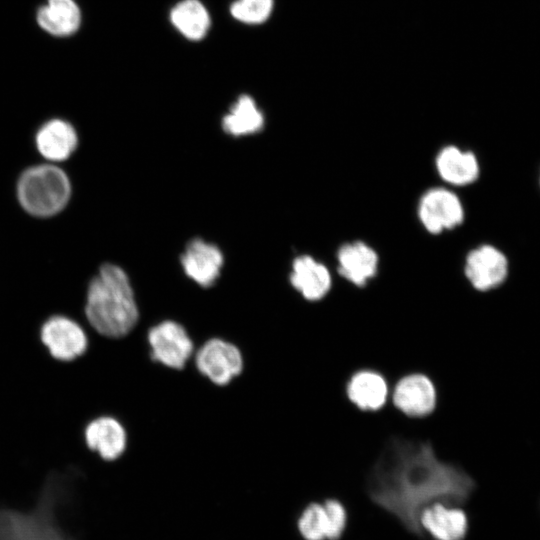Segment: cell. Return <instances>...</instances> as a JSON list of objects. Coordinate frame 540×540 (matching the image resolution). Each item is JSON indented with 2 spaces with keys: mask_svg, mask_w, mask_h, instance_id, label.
Returning a JSON list of instances; mask_svg holds the SVG:
<instances>
[{
  "mask_svg": "<svg viewBox=\"0 0 540 540\" xmlns=\"http://www.w3.org/2000/svg\"><path fill=\"white\" fill-rule=\"evenodd\" d=\"M475 488L462 468L438 458L430 442L392 437L367 479L370 499L408 531L423 536L421 512L434 503L464 504Z\"/></svg>",
  "mask_w": 540,
  "mask_h": 540,
  "instance_id": "1",
  "label": "cell"
},
{
  "mask_svg": "<svg viewBox=\"0 0 540 540\" xmlns=\"http://www.w3.org/2000/svg\"><path fill=\"white\" fill-rule=\"evenodd\" d=\"M89 326L107 339L128 336L137 326L140 310L126 272L115 264H103L90 280L84 304Z\"/></svg>",
  "mask_w": 540,
  "mask_h": 540,
  "instance_id": "2",
  "label": "cell"
},
{
  "mask_svg": "<svg viewBox=\"0 0 540 540\" xmlns=\"http://www.w3.org/2000/svg\"><path fill=\"white\" fill-rule=\"evenodd\" d=\"M71 196V184L66 173L52 164L28 168L17 183L18 200L29 214L50 217L60 212Z\"/></svg>",
  "mask_w": 540,
  "mask_h": 540,
  "instance_id": "3",
  "label": "cell"
},
{
  "mask_svg": "<svg viewBox=\"0 0 540 540\" xmlns=\"http://www.w3.org/2000/svg\"><path fill=\"white\" fill-rule=\"evenodd\" d=\"M31 513L0 512V540H68L54 518V501L47 489Z\"/></svg>",
  "mask_w": 540,
  "mask_h": 540,
  "instance_id": "4",
  "label": "cell"
},
{
  "mask_svg": "<svg viewBox=\"0 0 540 540\" xmlns=\"http://www.w3.org/2000/svg\"><path fill=\"white\" fill-rule=\"evenodd\" d=\"M152 361L173 370H182L194 355V342L186 328L166 319L151 326L146 335Z\"/></svg>",
  "mask_w": 540,
  "mask_h": 540,
  "instance_id": "5",
  "label": "cell"
},
{
  "mask_svg": "<svg viewBox=\"0 0 540 540\" xmlns=\"http://www.w3.org/2000/svg\"><path fill=\"white\" fill-rule=\"evenodd\" d=\"M194 365L212 384L226 386L242 374L244 358L240 348L232 342L212 337L194 352Z\"/></svg>",
  "mask_w": 540,
  "mask_h": 540,
  "instance_id": "6",
  "label": "cell"
},
{
  "mask_svg": "<svg viewBox=\"0 0 540 540\" xmlns=\"http://www.w3.org/2000/svg\"><path fill=\"white\" fill-rule=\"evenodd\" d=\"M39 339L53 360L67 363L81 358L88 350L89 338L73 318L55 314L40 326Z\"/></svg>",
  "mask_w": 540,
  "mask_h": 540,
  "instance_id": "7",
  "label": "cell"
},
{
  "mask_svg": "<svg viewBox=\"0 0 540 540\" xmlns=\"http://www.w3.org/2000/svg\"><path fill=\"white\" fill-rule=\"evenodd\" d=\"M418 217L431 234L451 230L463 222L464 209L458 196L446 188H431L420 198Z\"/></svg>",
  "mask_w": 540,
  "mask_h": 540,
  "instance_id": "8",
  "label": "cell"
},
{
  "mask_svg": "<svg viewBox=\"0 0 540 540\" xmlns=\"http://www.w3.org/2000/svg\"><path fill=\"white\" fill-rule=\"evenodd\" d=\"M86 447L108 462L119 459L127 449L128 434L123 424L112 415L90 420L83 430Z\"/></svg>",
  "mask_w": 540,
  "mask_h": 540,
  "instance_id": "9",
  "label": "cell"
},
{
  "mask_svg": "<svg viewBox=\"0 0 540 540\" xmlns=\"http://www.w3.org/2000/svg\"><path fill=\"white\" fill-rule=\"evenodd\" d=\"M508 274V262L497 248L483 245L472 250L465 261V275L479 291H488L504 282Z\"/></svg>",
  "mask_w": 540,
  "mask_h": 540,
  "instance_id": "10",
  "label": "cell"
},
{
  "mask_svg": "<svg viewBox=\"0 0 540 540\" xmlns=\"http://www.w3.org/2000/svg\"><path fill=\"white\" fill-rule=\"evenodd\" d=\"M223 263V254L220 249L200 238L191 240L181 256V265L185 274L204 288L216 282Z\"/></svg>",
  "mask_w": 540,
  "mask_h": 540,
  "instance_id": "11",
  "label": "cell"
},
{
  "mask_svg": "<svg viewBox=\"0 0 540 540\" xmlns=\"http://www.w3.org/2000/svg\"><path fill=\"white\" fill-rule=\"evenodd\" d=\"M395 406L411 417H424L436 405V390L424 374H410L399 380L393 393Z\"/></svg>",
  "mask_w": 540,
  "mask_h": 540,
  "instance_id": "12",
  "label": "cell"
},
{
  "mask_svg": "<svg viewBox=\"0 0 540 540\" xmlns=\"http://www.w3.org/2000/svg\"><path fill=\"white\" fill-rule=\"evenodd\" d=\"M339 274L357 287H364L378 271L376 251L361 241L342 245L337 252Z\"/></svg>",
  "mask_w": 540,
  "mask_h": 540,
  "instance_id": "13",
  "label": "cell"
},
{
  "mask_svg": "<svg viewBox=\"0 0 540 540\" xmlns=\"http://www.w3.org/2000/svg\"><path fill=\"white\" fill-rule=\"evenodd\" d=\"M419 523L422 531L435 540H463L468 529L465 512L457 506L443 503L426 507L420 514Z\"/></svg>",
  "mask_w": 540,
  "mask_h": 540,
  "instance_id": "14",
  "label": "cell"
},
{
  "mask_svg": "<svg viewBox=\"0 0 540 540\" xmlns=\"http://www.w3.org/2000/svg\"><path fill=\"white\" fill-rule=\"evenodd\" d=\"M289 280L292 287L308 301L325 297L332 283L328 268L309 255L294 259Z\"/></svg>",
  "mask_w": 540,
  "mask_h": 540,
  "instance_id": "15",
  "label": "cell"
},
{
  "mask_svg": "<svg viewBox=\"0 0 540 540\" xmlns=\"http://www.w3.org/2000/svg\"><path fill=\"white\" fill-rule=\"evenodd\" d=\"M35 141L44 158L57 162L71 156L78 145V136L69 122L52 119L39 128Z\"/></svg>",
  "mask_w": 540,
  "mask_h": 540,
  "instance_id": "16",
  "label": "cell"
},
{
  "mask_svg": "<svg viewBox=\"0 0 540 540\" xmlns=\"http://www.w3.org/2000/svg\"><path fill=\"white\" fill-rule=\"evenodd\" d=\"M435 166L439 176L446 183L456 186L470 184L479 175V164L475 155L453 145L439 151Z\"/></svg>",
  "mask_w": 540,
  "mask_h": 540,
  "instance_id": "17",
  "label": "cell"
},
{
  "mask_svg": "<svg viewBox=\"0 0 540 540\" xmlns=\"http://www.w3.org/2000/svg\"><path fill=\"white\" fill-rule=\"evenodd\" d=\"M349 400L359 409L376 411L382 408L388 395L387 383L382 375L371 370L353 374L347 383Z\"/></svg>",
  "mask_w": 540,
  "mask_h": 540,
  "instance_id": "18",
  "label": "cell"
},
{
  "mask_svg": "<svg viewBox=\"0 0 540 540\" xmlns=\"http://www.w3.org/2000/svg\"><path fill=\"white\" fill-rule=\"evenodd\" d=\"M37 22L54 36H68L79 28L81 14L74 0H48L38 9Z\"/></svg>",
  "mask_w": 540,
  "mask_h": 540,
  "instance_id": "19",
  "label": "cell"
},
{
  "mask_svg": "<svg viewBox=\"0 0 540 540\" xmlns=\"http://www.w3.org/2000/svg\"><path fill=\"white\" fill-rule=\"evenodd\" d=\"M264 126V116L249 95L240 96L222 120L223 130L232 136L257 133Z\"/></svg>",
  "mask_w": 540,
  "mask_h": 540,
  "instance_id": "20",
  "label": "cell"
},
{
  "mask_svg": "<svg viewBox=\"0 0 540 540\" xmlns=\"http://www.w3.org/2000/svg\"><path fill=\"white\" fill-rule=\"evenodd\" d=\"M173 25L186 38L202 39L210 26L209 13L198 0H183L178 3L170 14Z\"/></svg>",
  "mask_w": 540,
  "mask_h": 540,
  "instance_id": "21",
  "label": "cell"
},
{
  "mask_svg": "<svg viewBox=\"0 0 540 540\" xmlns=\"http://www.w3.org/2000/svg\"><path fill=\"white\" fill-rule=\"evenodd\" d=\"M297 527L305 540H325L327 520L323 504L310 503L302 511Z\"/></svg>",
  "mask_w": 540,
  "mask_h": 540,
  "instance_id": "22",
  "label": "cell"
},
{
  "mask_svg": "<svg viewBox=\"0 0 540 540\" xmlns=\"http://www.w3.org/2000/svg\"><path fill=\"white\" fill-rule=\"evenodd\" d=\"M273 0H237L231 6L232 16L243 23L259 24L271 14Z\"/></svg>",
  "mask_w": 540,
  "mask_h": 540,
  "instance_id": "23",
  "label": "cell"
},
{
  "mask_svg": "<svg viewBox=\"0 0 540 540\" xmlns=\"http://www.w3.org/2000/svg\"><path fill=\"white\" fill-rule=\"evenodd\" d=\"M327 520V540H338L346 527V510L341 502L328 499L323 503Z\"/></svg>",
  "mask_w": 540,
  "mask_h": 540,
  "instance_id": "24",
  "label": "cell"
}]
</instances>
